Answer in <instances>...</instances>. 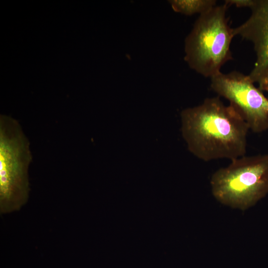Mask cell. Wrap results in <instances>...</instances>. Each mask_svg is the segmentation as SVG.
Here are the masks:
<instances>
[{
    "instance_id": "cell-5",
    "label": "cell",
    "mask_w": 268,
    "mask_h": 268,
    "mask_svg": "<svg viewBox=\"0 0 268 268\" xmlns=\"http://www.w3.org/2000/svg\"><path fill=\"white\" fill-rule=\"evenodd\" d=\"M210 80L211 89L229 101L249 130L255 133L268 130V99L249 75L237 71L220 72Z\"/></svg>"
},
{
    "instance_id": "cell-4",
    "label": "cell",
    "mask_w": 268,
    "mask_h": 268,
    "mask_svg": "<svg viewBox=\"0 0 268 268\" xmlns=\"http://www.w3.org/2000/svg\"><path fill=\"white\" fill-rule=\"evenodd\" d=\"M220 202L245 210L268 193V154L243 156L217 170L210 180Z\"/></svg>"
},
{
    "instance_id": "cell-7",
    "label": "cell",
    "mask_w": 268,
    "mask_h": 268,
    "mask_svg": "<svg viewBox=\"0 0 268 268\" xmlns=\"http://www.w3.org/2000/svg\"><path fill=\"white\" fill-rule=\"evenodd\" d=\"M169 2L174 11L186 15H200L216 5L214 0H171Z\"/></svg>"
},
{
    "instance_id": "cell-9",
    "label": "cell",
    "mask_w": 268,
    "mask_h": 268,
    "mask_svg": "<svg viewBox=\"0 0 268 268\" xmlns=\"http://www.w3.org/2000/svg\"><path fill=\"white\" fill-rule=\"evenodd\" d=\"M254 0H227L225 1L228 6L235 5L237 7L250 8L253 3Z\"/></svg>"
},
{
    "instance_id": "cell-1",
    "label": "cell",
    "mask_w": 268,
    "mask_h": 268,
    "mask_svg": "<svg viewBox=\"0 0 268 268\" xmlns=\"http://www.w3.org/2000/svg\"><path fill=\"white\" fill-rule=\"evenodd\" d=\"M181 131L189 150L209 161L231 160L245 156L249 128L230 104L219 97L205 98L200 105L183 110Z\"/></svg>"
},
{
    "instance_id": "cell-6",
    "label": "cell",
    "mask_w": 268,
    "mask_h": 268,
    "mask_svg": "<svg viewBox=\"0 0 268 268\" xmlns=\"http://www.w3.org/2000/svg\"><path fill=\"white\" fill-rule=\"evenodd\" d=\"M250 8L249 18L233 33L253 44L257 60L252 70L257 71L268 65V0H254Z\"/></svg>"
},
{
    "instance_id": "cell-8",
    "label": "cell",
    "mask_w": 268,
    "mask_h": 268,
    "mask_svg": "<svg viewBox=\"0 0 268 268\" xmlns=\"http://www.w3.org/2000/svg\"><path fill=\"white\" fill-rule=\"evenodd\" d=\"M249 76L254 83L258 84L261 90L268 92V65L260 70H252Z\"/></svg>"
},
{
    "instance_id": "cell-2",
    "label": "cell",
    "mask_w": 268,
    "mask_h": 268,
    "mask_svg": "<svg viewBox=\"0 0 268 268\" xmlns=\"http://www.w3.org/2000/svg\"><path fill=\"white\" fill-rule=\"evenodd\" d=\"M30 142L18 121L0 116V212L18 210L29 198Z\"/></svg>"
},
{
    "instance_id": "cell-3",
    "label": "cell",
    "mask_w": 268,
    "mask_h": 268,
    "mask_svg": "<svg viewBox=\"0 0 268 268\" xmlns=\"http://www.w3.org/2000/svg\"><path fill=\"white\" fill-rule=\"evenodd\" d=\"M228 6L224 2L200 14L185 39V61L205 77L220 73L232 59L230 45L235 36L226 17Z\"/></svg>"
}]
</instances>
